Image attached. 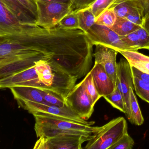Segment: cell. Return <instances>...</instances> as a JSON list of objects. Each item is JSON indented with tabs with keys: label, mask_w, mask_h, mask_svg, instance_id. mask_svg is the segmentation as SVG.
<instances>
[{
	"label": "cell",
	"mask_w": 149,
	"mask_h": 149,
	"mask_svg": "<svg viewBox=\"0 0 149 149\" xmlns=\"http://www.w3.org/2000/svg\"><path fill=\"white\" fill-rule=\"evenodd\" d=\"M104 98L114 108L119 110L126 115V110L123 98L116 87L111 94L104 97Z\"/></svg>",
	"instance_id": "23"
},
{
	"label": "cell",
	"mask_w": 149,
	"mask_h": 149,
	"mask_svg": "<svg viewBox=\"0 0 149 149\" xmlns=\"http://www.w3.org/2000/svg\"><path fill=\"white\" fill-rule=\"evenodd\" d=\"M128 133L127 122L123 117L112 119L94 133L88 141L86 149H110L125 133Z\"/></svg>",
	"instance_id": "4"
},
{
	"label": "cell",
	"mask_w": 149,
	"mask_h": 149,
	"mask_svg": "<svg viewBox=\"0 0 149 149\" xmlns=\"http://www.w3.org/2000/svg\"><path fill=\"white\" fill-rule=\"evenodd\" d=\"M142 27L123 17H117L111 29L119 36H125Z\"/></svg>",
	"instance_id": "18"
},
{
	"label": "cell",
	"mask_w": 149,
	"mask_h": 149,
	"mask_svg": "<svg viewBox=\"0 0 149 149\" xmlns=\"http://www.w3.org/2000/svg\"><path fill=\"white\" fill-rule=\"evenodd\" d=\"M36 69L41 89L51 91L65 99L75 85L78 78L40 60L35 63Z\"/></svg>",
	"instance_id": "3"
},
{
	"label": "cell",
	"mask_w": 149,
	"mask_h": 149,
	"mask_svg": "<svg viewBox=\"0 0 149 149\" xmlns=\"http://www.w3.org/2000/svg\"><path fill=\"white\" fill-rule=\"evenodd\" d=\"M56 26L64 30L80 29L77 13H70L64 17Z\"/></svg>",
	"instance_id": "24"
},
{
	"label": "cell",
	"mask_w": 149,
	"mask_h": 149,
	"mask_svg": "<svg viewBox=\"0 0 149 149\" xmlns=\"http://www.w3.org/2000/svg\"><path fill=\"white\" fill-rule=\"evenodd\" d=\"M143 17L144 9L139 2L124 18L138 26L143 27Z\"/></svg>",
	"instance_id": "29"
},
{
	"label": "cell",
	"mask_w": 149,
	"mask_h": 149,
	"mask_svg": "<svg viewBox=\"0 0 149 149\" xmlns=\"http://www.w3.org/2000/svg\"><path fill=\"white\" fill-rule=\"evenodd\" d=\"M94 136L74 134H61L51 137L39 138L34 149H81L84 142L90 140Z\"/></svg>",
	"instance_id": "6"
},
{
	"label": "cell",
	"mask_w": 149,
	"mask_h": 149,
	"mask_svg": "<svg viewBox=\"0 0 149 149\" xmlns=\"http://www.w3.org/2000/svg\"><path fill=\"white\" fill-rule=\"evenodd\" d=\"M96 46L95 53V63L101 64L104 68L109 76L116 85L117 79V67L116 61L118 53L114 49L100 44Z\"/></svg>",
	"instance_id": "12"
},
{
	"label": "cell",
	"mask_w": 149,
	"mask_h": 149,
	"mask_svg": "<svg viewBox=\"0 0 149 149\" xmlns=\"http://www.w3.org/2000/svg\"><path fill=\"white\" fill-rule=\"evenodd\" d=\"M90 71L93 77L97 90L102 97H104L114 91L116 85L102 65L95 63Z\"/></svg>",
	"instance_id": "13"
},
{
	"label": "cell",
	"mask_w": 149,
	"mask_h": 149,
	"mask_svg": "<svg viewBox=\"0 0 149 149\" xmlns=\"http://www.w3.org/2000/svg\"><path fill=\"white\" fill-rule=\"evenodd\" d=\"M116 0H96L88 9L93 14L96 19L108 10Z\"/></svg>",
	"instance_id": "28"
},
{
	"label": "cell",
	"mask_w": 149,
	"mask_h": 149,
	"mask_svg": "<svg viewBox=\"0 0 149 149\" xmlns=\"http://www.w3.org/2000/svg\"><path fill=\"white\" fill-rule=\"evenodd\" d=\"M16 101L19 107L27 111L30 114L43 113L73 120L81 123L92 124L93 125L95 123V122H88L81 118L77 113L68 105L63 107H60L55 105H48L41 103L30 101L22 100H17Z\"/></svg>",
	"instance_id": "7"
},
{
	"label": "cell",
	"mask_w": 149,
	"mask_h": 149,
	"mask_svg": "<svg viewBox=\"0 0 149 149\" xmlns=\"http://www.w3.org/2000/svg\"><path fill=\"white\" fill-rule=\"evenodd\" d=\"M144 9V17L143 24L146 20L149 17V0H138Z\"/></svg>",
	"instance_id": "36"
},
{
	"label": "cell",
	"mask_w": 149,
	"mask_h": 149,
	"mask_svg": "<svg viewBox=\"0 0 149 149\" xmlns=\"http://www.w3.org/2000/svg\"><path fill=\"white\" fill-rule=\"evenodd\" d=\"M139 2L138 0H116L109 8L113 9L117 17L124 18Z\"/></svg>",
	"instance_id": "19"
},
{
	"label": "cell",
	"mask_w": 149,
	"mask_h": 149,
	"mask_svg": "<svg viewBox=\"0 0 149 149\" xmlns=\"http://www.w3.org/2000/svg\"><path fill=\"white\" fill-rule=\"evenodd\" d=\"M116 87L122 94L126 110V116L130 122L131 121L130 106V88L134 90L133 77L131 66L128 61L122 58L117 63Z\"/></svg>",
	"instance_id": "10"
},
{
	"label": "cell",
	"mask_w": 149,
	"mask_h": 149,
	"mask_svg": "<svg viewBox=\"0 0 149 149\" xmlns=\"http://www.w3.org/2000/svg\"><path fill=\"white\" fill-rule=\"evenodd\" d=\"M9 89L16 101H30L50 105L44 100L40 89L26 86H15Z\"/></svg>",
	"instance_id": "15"
},
{
	"label": "cell",
	"mask_w": 149,
	"mask_h": 149,
	"mask_svg": "<svg viewBox=\"0 0 149 149\" xmlns=\"http://www.w3.org/2000/svg\"><path fill=\"white\" fill-rule=\"evenodd\" d=\"M82 81L86 93L90 98L92 104L95 105L96 103L102 97L100 95L97 90L93 77L90 71L88 73Z\"/></svg>",
	"instance_id": "22"
},
{
	"label": "cell",
	"mask_w": 149,
	"mask_h": 149,
	"mask_svg": "<svg viewBox=\"0 0 149 149\" xmlns=\"http://www.w3.org/2000/svg\"><path fill=\"white\" fill-rule=\"evenodd\" d=\"M37 18L36 24L50 29L55 27L61 21L71 12L70 3L36 1Z\"/></svg>",
	"instance_id": "5"
},
{
	"label": "cell",
	"mask_w": 149,
	"mask_h": 149,
	"mask_svg": "<svg viewBox=\"0 0 149 149\" xmlns=\"http://www.w3.org/2000/svg\"><path fill=\"white\" fill-rule=\"evenodd\" d=\"M131 69L133 77H136L145 82L149 83V74L142 72L133 66H131Z\"/></svg>",
	"instance_id": "35"
},
{
	"label": "cell",
	"mask_w": 149,
	"mask_h": 149,
	"mask_svg": "<svg viewBox=\"0 0 149 149\" xmlns=\"http://www.w3.org/2000/svg\"><path fill=\"white\" fill-rule=\"evenodd\" d=\"M5 40L42 55L51 66L78 79L90 71L93 44L81 29L64 30L57 26L50 29L36 24H22Z\"/></svg>",
	"instance_id": "1"
},
{
	"label": "cell",
	"mask_w": 149,
	"mask_h": 149,
	"mask_svg": "<svg viewBox=\"0 0 149 149\" xmlns=\"http://www.w3.org/2000/svg\"><path fill=\"white\" fill-rule=\"evenodd\" d=\"M37 18V6L36 0H18ZM37 20V19H36Z\"/></svg>",
	"instance_id": "34"
},
{
	"label": "cell",
	"mask_w": 149,
	"mask_h": 149,
	"mask_svg": "<svg viewBox=\"0 0 149 149\" xmlns=\"http://www.w3.org/2000/svg\"><path fill=\"white\" fill-rule=\"evenodd\" d=\"M40 90L44 100L50 105H55L60 107H63L68 105L66 100L56 93L47 89H41Z\"/></svg>",
	"instance_id": "25"
},
{
	"label": "cell",
	"mask_w": 149,
	"mask_h": 149,
	"mask_svg": "<svg viewBox=\"0 0 149 149\" xmlns=\"http://www.w3.org/2000/svg\"><path fill=\"white\" fill-rule=\"evenodd\" d=\"M134 145V140L128 133H127L112 146L110 149H131Z\"/></svg>",
	"instance_id": "30"
},
{
	"label": "cell",
	"mask_w": 149,
	"mask_h": 149,
	"mask_svg": "<svg viewBox=\"0 0 149 149\" xmlns=\"http://www.w3.org/2000/svg\"><path fill=\"white\" fill-rule=\"evenodd\" d=\"M41 1H47V2H62L70 3L71 0H36Z\"/></svg>",
	"instance_id": "37"
},
{
	"label": "cell",
	"mask_w": 149,
	"mask_h": 149,
	"mask_svg": "<svg viewBox=\"0 0 149 149\" xmlns=\"http://www.w3.org/2000/svg\"><path fill=\"white\" fill-rule=\"evenodd\" d=\"M143 27L149 33V17L145 21L143 24Z\"/></svg>",
	"instance_id": "38"
},
{
	"label": "cell",
	"mask_w": 149,
	"mask_h": 149,
	"mask_svg": "<svg viewBox=\"0 0 149 149\" xmlns=\"http://www.w3.org/2000/svg\"><path fill=\"white\" fill-rule=\"evenodd\" d=\"M19 86L41 88L36 69V64L0 78V88L1 89Z\"/></svg>",
	"instance_id": "11"
},
{
	"label": "cell",
	"mask_w": 149,
	"mask_h": 149,
	"mask_svg": "<svg viewBox=\"0 0 149 149\" xmlns=\"http://www.w3.org/2000/svg\"><path fill=\"white\" fill-rule=\"evenodd\" d=\"M80 29L85 33L95 23V15L88 8L77 12Z\"/></svg>",
	"instance_id": "21"
},
{
	"label": "cell",
	"mask_w": 149,
	"mask_h": 149,
	"mask_svg": "<svg viewBox=\"0 0 149 149\" xmlns=\"http://www.w3.org/2000/svg\"><path fill=\"white\" fill-rule=\"evenodd\" d=\"M140 43L141 49L149 50V33L143 27L136 31Z\"/></svg>",
	"instance_id": "33"
},
{
	"label": "cell",
	"mask_w": 149,
	"mask_h": 149,
	"mask_svg": "<svg viewBox=\"0 0 149 149\" xmlns=\"http://www.w3.org/2000/svg\"><path fill=\"white\" fill-rule=\"evenodd\" d=\"M131 66H133L144 73L149 74V56L139 53L138 51L119 50Z\"/></svg>",
	"instance_id": "17"
},
{
	"label": "cell",
	"mask_w": 149,
	"mask_h": 149,
	"mask_svg": "<svg viewBox=\"0 0 149 149\" xmlns=\"http://www.w3.org/2000/svg\"><path fill=\"white\" fill-rule=\"evenodd\" d=\"M65 100L68 106L82 119L88 120L92 116L95 105L86 93L82 81L74 86Z\"/></svg>",
	"instance_id": "9"
},
{
	"label": "cell",
	"mask_w": 149,
	"mask_h": 149,
	"mask_svg": "<svg viewBox=\"0 0 149 149\" xmlns=\"http://www.w3.org/2000/svg\"><path fill=\"white\" fill-rule=\"evenodd\" d=\"M22 24H36V17L18 0H0Z\"/></svg>",
	"instance_id": "14"
},
{
	"label": "cell",
	"mask_w": 149,
	"mask_h": 149,
	"mask_svg": "<svg viewBox=\"0 0 149 149\" xmlns=\"http://www.w3.org/2000/svg\"><path fill=\"white\" fill-rule=\"evenodd\" d=\"M116 15L112 8H109L96 19V23L111 28L116 20Z\"/></svg>",
	"instance_id": "26"
},
{
	"label": "cell",
	"mask_w": 149,
	"mask_h": 149,
	"mask_svg": "<svg viewBox=\"0 0 149 149\" xmlns=\"http://www.w3.org/2000/svg\"><path fill=\"white\" fill-rule=\"evenodd\" d=\"M122 40L133 49L134 51H138L141 49L138 36L136 31L125 36H120Z\"/></svg>",
	"instance_id": "31"
},
{
	"label": "cell",
	"mask_w": 149,
	"mask_h": 149,
	"mask_svg": "<svg viewBox=\"0 0 149 149\" xmlns=\"http://www.w3.org/2000/svg\"><path fill=\"white\" fill-rule=\"evenodd\" d=\"M96 0H71L70 4L72 13H77L90 7Z\"/></svg>",
	"instance_id": "32"
},
{
	"label": "cell",
	"mask_w": 149,
	"mask_h": 149,
	"mask_svg": "<svg viewBox=\"0 0 149 149\" xmlns=\"http://www.w3.org/2000/svg\"><path fill=\"white\" fill-rule=\"evenodd\" d=\"M35 119L34 130L37 138L51 137L59 134L92 135L101 127L92 126L60 117L41 113L32 114Z\"/></svg>",
	"instance_id": "2"
},
{
	"label": "cell",
	"mask_w": 149,
	"mask_h": 149,
	"mask_svg": "<svg viewBox=\"0 0 149 149\" xmlns=\"http://www.w3.org/2000/svg\"><path fill=\"white\" fill-rule=\"evenodd\" d=\"M134 90L130 88V106L131 121V123L137 125H141L144 122V118L139 108Z\"/></svg>",
	"instance_id": "20"
},
{
	"label": "cell",
	"mask_w": 149,
	"mask_h": 149,
	"mask_svg": "<svg viewBox=\"0 0 149 149\" xmlns=\"http://www.w3.org/2000/svg\"><path fill=\"white\" fill-rule=\"evenodd\" d=\"M20 24L18 19L0 1V36L10 33Z\"/></svg>",
	"instance_id": "16"
},
{
	"label": "cell",
	"mask_w": 149,
	"mask_h": 149,
	"mask_svg": "<svg viewBox=\"0 0 149 149\" xmlns=\"http://www.w3.org/2000/svg\"><path fill=\"white\" fill-rule=\"evenodd\" d=\"M93 45H104L119 50L134 51L132 48L125 43L119 36L111 29L95 23L86 33Z\"/></svg>",
	"instance_id": "8"
},
{
	"label": "cell",
	"mask_w": 149,
	"mask_h": 149,
	"mask_svg": "<svg viewBox=\"0 0 149 149\" xmlns=\"http://www.w3.org/2000/svg\"><path fill=\"white\" fill-rule=\"evenodd\" d=\"M134 90L141 99L149 103V83L145 82L133 77Z\"/></svg>",
	"instance_id": "27"
}]
</instances>
